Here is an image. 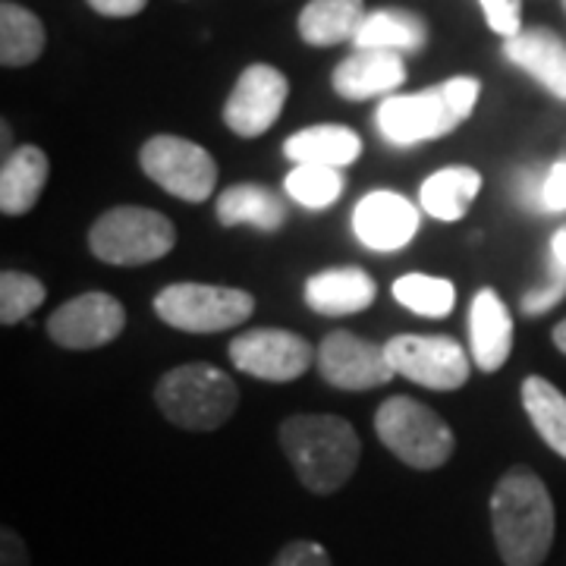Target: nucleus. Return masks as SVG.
Returning a JSON list of instances; mask_svg holds the SVG:
<instances>
[{
  "instance_id": "obj_28",
  "label": "nucleus",
  "mask_w": 566,
  "mask_h": 566,
  "mask_svg": "<svg viewBox=\"0 0 566 566\" xmlns=\"http://www.w3.org/2000/svg\"><path fill=\"white\" fill-rule=\"evenodd\" d=\"M283 189L290 199L303 205V208H327L344 196L346 180L337 167H318V164H296L286 180Z\"/></svg>"
},
{
  "instance_id": "obj_27",
  "label": "nucleus",
  "mask_w": 566,
  "mask_h": 566,
  "mask_svg": "<svg viewBox=\"0 0 566 566\" xmlns=\"http://www.w3.org/2000/svg\"><path fill=\"white\" fill-rule=\"evenodd\" d=\"M394 300L422 318H444L453 312L457 286L431 274H403L394 281Z\"/></svg>"
},
{
  "instance_id": "obj_36",
  "label": "nucleus",
  "mask_w": 566,
  "mask_h": 566,
  "mask_svg": "<svg viewBox=\"0 0 566 566\" xmlns=\"http://www.w3.org/2000/svg\"><path fill=\"white\" fill-rule=\"evenodd\" d=\"M148 0H88V7L102 17H111V20H126V17H136L145 10Z\"/></svg>"
},
{
  "instance_id": "obj_26",
  "label": "nucleus",
  "mask_w": 566,
  "mask_h": 566,
  "mask_svg": "<svg viewBox=\"0 0 566 566\" xmlns=\"http://www.w3.org/2000/svg\"><path fill=\"white\" fill-rule=\"evenodd\" d=\"M523 406L532 428L557 457L566 460V394L542 375H528L523 381Z\"/></svg>"
},
{
  "instance_id": "obj_33",
  "label": "nucleus",
  "mask_w": 566,
  "mask_h": 566,
  "mask_svg": "<svg viewBox=\"0 0 566 566\" xmlns=\"http://www.w3.org/2000/svg\"><path fill=\"white\" fill-rule=\"evenodd\" d=\"M545 211H566V161L554 164L545 177Z\"/></svg>"
},
{
  "instance_id": "obj_11",
  "label": "nucleus",
  "mask_w": 566,
  "mask_h": 566,
  "mask_svg": "<svg viewBox=\"0 0 566 566\" xmlns=\"http://www.w3.org/2000/svg\"><path fill=\"white\" fill-rule=\"evenodd\" d=\"M290 98V82L271 63H252L240 73L230 98L223 102V123L230 133L255 139L268 133L283 114Z\"/></svg>"
},
{
  "instance_id": "obj_17",
  "label": "nucleus",
  "mask_w": 566,
  "mask_h": 566,
  "mask_svg": "<svg viewBox=\"0 0 566 566\" xmlns=\"http://www.w3.org/2000/svg\"><path fill=\"white\" fill-rule=\"evenodd\" d=\"M378 286L363 268H327L305 281V303L318 315H356L375 303Z\"/></svg>"
},
{
  "instance_id": "obj_30",
  "label": "nucleus",
  "mask_w": 566,
  "mask_h": 566,
  "mask_svg": "<svg viewBox=\"0 0 566 566\" xmlns=\"http://www.w3.org/2000/svg\"><path fill=\"white\" fill-rule=\"evenodd\" d=\"M482 3V13H485V22L491 32L504 35V39H513L520 35L523 29V0H479Z\"/></svg>"
},
{
  "instance_id": "obj_13",
  "label": "nucleus",
  "mask_w": 566,
  "mask_h": 566,
  "mask_svg": "<svg viewBox=\"0 0 566 566\" xmlns=\"http://www.w3.org/2000/svg\"><path fill=\"white\" fill-rule=\"evenodd\" d=\"M318 371L327 385L340 390H371L397 375L385 346L349 331H334L318 344Z\"/></svg>"
},
{
  "instance_id": "obj_34",
  "label": "nucleus",
  "mask_w": 566,
  "mask_h": 566,
  "mask_svg": "<svg viewBox=\"0 0 566 566\" xmlns=\"http://www.w3.org/2000/svg\"><path fill=\"white\" fill-rule=\"evenodd\" d=\"M0 566H29V547L13 528L0 532Z\"/></svg>"
},
{
  "instance_id": "obj_8",
  "label": "nucleus",
  "mask_w": 566,
  "mask_h": 566,
  "mask_svg": "<svg viewBox=\"0 0 566 566\" xmlns=\"http://www.w3.org/2000/svg\"><path fill=\"white\" fill-rule=\"evenodd\" d=\"M139 164L145 177L182 202L211 199L218 182V164L199 142L182 136H151L142 145Z\"/></svg>"
},
{
  "instance_id": "obj_15",
  "label": "nucleus",
  "mask_w": 566,
  "mask_h": 566,
  "mask_svg": "<svg viewBox=\"0 0 566 566\" xmlns=\"http://www.w3.org/2000/svg\"><path fill=\"white\" fill-rule=\"evenodd\" d=\"M406 82L403 54L381 48H356L344 63H337L331 85L346 102H365L375 95H390Z\"/></svg>"
},
{
  "instance_id": "obj_21",
  "label": "nucleus",
  "mask_w": 566,
  "mask_h": 566,
  "mask_svg": "<svg viewBox=\"0 0 566 566\" xmlns=\"http://www.w3.org/2000/svg\"><path fill=\"white\" fill-rule=\"evenodd\" d=\"M363 0H308L300 13V39L312 48L353 41L365 22Z\"/></svg>"
},
{
  "instance_id": "obj_24",
  "label": "nucleus",
  "mask_w": 566,
  "mask_h": 566,
  "mask_svg": "<svg viewBox=\"0 0 566 566\" xmlns=\"http://www.w3.org/2000/svg\"><path fill=\"white\" fill-rule=\"evenodd\" d=\"M428 41V25L419 13L409 10H375L356 32V48H381L397 54H416Z\"/></svg>"
},
{
  "instance_id": "obj_35",
  "label": "nucleus",
  "mask_w": 566,
  "mask_h": 566,
  "mask_svg": "<svg viewBox=\"0 0 566 566\" xmlns=\"http://www.w3.org/2000/svg\"><path fill=\"white\" fill-rule=\"evenodd\" d=\"M545 177L535 174V170H526L520 177V182H516V199L526 205V208H545L542 205V199H545Z\"/></svg>"
},
{
  "instance_id": "obj_25",
  "label": "nucleus",
  "mask_w": 566,
  "mask_h": 566,
  "mask_svg": "<svg viewBox=\"0 0 566 566\" xmlns=\"http://www.w3.org/2000/svg\"><path fill=\"white\" fill-rule=\"evenodd\" d=\"M44 54V22L20 3H0V63L7 70L29 66Z\"/></svg>"
},
{
  "instance_id": "obj_4",
  "label": "nucleus",
  "mask_w": 566,
  "mask_h": 566,
  "mask_svg": "<svg viewBox=\"0 0 566 566\" xmlns=\"http://www.w3.org/2000/svg\"><path fill=\"white\" fill-rule=\"evenodd\" d=\"M155 403L182 431H214L240 406V390L218 365H177L155 387Z\"/></svg>"
},
{
  "instance_id": "obj_7",
  "label": "nucleus",
  "mask_w": 566,
  "mask_h": 566,
  "mask_svg": "<svg viewBox=\"0 0 566 566\" xmlns=\"http://www.w3.org/2000/svg\"><path fill=\"white\" fill-rule=\"evenodd\" d=\"M155 312L164 324L186 334H218L252 318L255 296L237 286L214 283H170L155 296Z\"/></svg>"
},
{
  "instance_id": "obj_9",
  "label": "nucleus",
  "mask_w": 566,
  "mask_h": 566,
  "mask_svg": "<svg viewBox=\"0 0 566 566\" xmlns=\"http://www.w3.org/2000/svg\"><path fill=\"white\" fill-rule=\"evenodd\" d=\"M230 363L249 378L286 385V381H300L305 371L318 363V349L293 331L252 327L240 337H233Z\"/></svg>"
},
{
  "instance_id": "obj_14",
  "label": "nucleus",
  "mask_w": 566,
  "mask_h": 566,
  "mask_svg": "<svg viewBox=\"0 0 566 566\" xmlns=\"http://www.w3.org/2000/svg\"><path fill=\"white\" fill-rule=\"evenodd\" d=\"M353 230L375 252H397L419 233V211L400 192H371L353 211Z\"/></svg>"
},
{
  "instance_id": "obj_39",
  "label": "nucleus",
  "mask_w": 566,
  "mask_h": 566,
  "mask_svg": "<svg viewBox=\"0 0 566 566\" xmlns=\"http://www.w3.org/2000/svg\"><path fill=\"white\" fill-rule=\"evenodd\" d=\"M564 7H566V0H564Z\"/></svg>"
},
{
  "instance_id": "obj_12",
  "label": "nucleus",
  "mask_w": 566,
  "mask_h": 566,
  "mask_svg": "<svg viewBox=\"0 0 566 566\" xmlns=\"http://www.w3.org/2000/svg\"><path fill=\"white\" fill-rule=\"evenodd\" d=\"M126 327V308L111 293H80L51 312L48 337L63 349H98L114 344Z\"/></svg>"
},
{
  "instance_id": "obj_38",
  "label": "nucleus",
  "mask_w": 566,
  "mask_h": 566,
  "mask_svg": "<svg viewBox=\"0 0 566 566\" xmlns=\"http://www.w3.org/2000/svg\"><path fill=\"white\" fill-rule=\"evenodd\" d=\"M551 340H554V346H557V349H560V353H564V356H566V318L560 324H557V327H554Z\"/></svg>"
},
{
  "instance_id": "obj_19",
  "label": "nucleus",
  "mask_w": 566,
  "mask_h": 566,
  "mask_svg": "<svg viewBox=\"0 0 566 566\" xmlns=\"http://www.w3.org/2000/svg\"><path fill=\"white\" fill-rule=\"evenodd\" d=\"M283 155L293 164H318V167L344 170L363 155V139L349 126L322 123V126H308V129L293 133L283 142Z\"/></svg>"
},
{
  "instance_id": "obj_5",
  "label": "nucleus",
  "mask_w": 566,
  "mask_h": 566,
  "mask_svg": "<svg viewBox=\"0 0 566 566\" xmlns=\"http://www.w3.org/2000/svg\"><path fill=\"white\" fill-rule=\"evenodd\" d=\"M375 431L378 441L409 469L431 472L453 457L457 438L450 424L431 409L412 397H390L375 412Z\"/></svg>"
},
{
  "instance_id": "obj_3",
  "label": "nucleus",
  "mask_w": 566,
  "mask_h": 566,
  "mask_svg": "<svg viewBox=\"0 0 566 566\" xmlns=\"http://www.w3.org/2000/svg\"><path fill=\"white\" fill-rule=\"evenodd\" d=\"M479 95H482V82L472 76H453L416 95H390L381 102L375 120L387 142L419 145V142L441 139L469 120L479 104Z\"/></svg>"
},
{
  "instance_id": "obj_29",
  "label": "nucleus",
  "mask_w": 566,
  "mask_h": 566,
  "mask_svg": "<svg viewBox=\"0 0 566 566\" xmlns=\"http://www.w3.org/2000/svg\"><path fill=\"white\" fill-rule=\"evenodd\" d=\"M44 296L48 290L39 277L22 274V271H3L0 274V324L3 327L20 324L44 303Z\"/></svg>"
},
{
  "instance_id": "obj_37",
  "label": "nucleus",
  "mask_w": 566,
  "mask_h": 566,
  "mask_svg": "<svg viewBox=\"0 0 566 566\" xmlns=\"http://www.w3.org/2000/svg\"><path fill=\"white\" fill-rule=\"evenodd\" d=\"M551 259L566 268V227H560V230L551 237Z\"/></svg>"
},
{
  "instance_id": "obj_16",
  "label": "nucleus",
  "mask_w": 566,
  "mask_h": 566,
  "mask_svg": "<svg viewBox=\"0 0 566 566\" xmlns=\"http://www.w3.org/2000/svg\"><path fill=\"white\" fill-rule=\"evenodd\" d=\"M513 349V315L497 296V290H479L469 308V353L482 371L504 368Z\"/></svg>"
},
{
  "instance_id": "obj_2",
  "label": "nucleus",
  "mask_w": 566,
  "mask_h": 566,
  "mask_svg": "<svg viewBox=\"0 0 566 566\" xmlns=\"http://www.w3.org/2000/svg\"><path fill=\"white\" fill-rule=\"evenodd\" d=\"M281 447L300 482L312 494H334L353 479L363 441L340 416H290L281 424Z\"/></svg>"
},
{
  "instance_id": "obj_1",
  "label": "nucleus",
  "mask_w": 566,
  "mask_h": 566,
  "mask_svg": "<svg viewBox=\"0 0 566 566\" xmlns=\"http://www.w3.org/2000/svg\"><path fill=\"white\" fill-rule=\"evenodd\" d=\"M491 532L504 566H542L554 545L557 513L542 475L513 465L491 491Z\"/></svg>"
},
{
  "instance_id": "obj_23",
  "label": "nucleus",
  "mask_w": 566,
  "mask_h": 566,
  "mask_svg": "<svg viewBox=\"0 0 566 566\" xmlns=\"http://www.w3.org/2000/svg\"><path fill=\"white\" fill-rule=\"evenodd\" d=\"M218 221L223 227L249 223L255 230L274 233L286 221V205L277 192L264 189L259 182H240V186H230L218 196Z\"/></svg>"
},
{
  "instance_id": "obj_22",
  "label": "nucleus",
  "mask_w": 566,
  "mask_h": 566,
  "mask_svg": "<svg viewBox=\"0 0 566 566\" xmlns=\"http://www.w3.org/2000/svg\"><path fill=\"white\" fill-rule=\"evenodd\" d=\"M482 189V174L475 167H444L434 170L419 189L422 208L438 221H463Z\"/></svg>"
},
{
  "instance_id": "obj_6",
  "label": "nucleus",
  "mask_w": 566,
  "mask_h": 566,
  "mask_svg": "<svg viewBox=\"0 0 566 566\" xmlns=\"http://www.w3.org/2000/svg\"><path fill=\"white\" fill-rule=\"evenodd\" d=\"M177 243V230L161 211L120 205L104 211L88 230V249L104 264L136 268L164 259Z\"/></svg>"
},
{
  "instance_id": "obj_18",
  "label": "nucleus",
  "mask_w": 566,
  "mask_h": 566,
  "mask_svg": "<svg viewBox=\"0 0 566 566\" xmlns=\"http://www.w3.org/2000/svg\"><path fill=\"white\" fill-rule=\"evenodd\" d=\"M504 57L566 102V44L557 32L523 29L520 35L504 41Z\"/></svg>"
},
{
  "instance_id": "obj_31",
  "label": "nucleus",
  "mask_w": 566,
  "mask_h": 566,
  "mask_svg": "<svg viewBox=\"0 0 566 566\" xmlns=\"http://www.w3.org/2000/svg\"><path fill=\"white\" fill-rule=\"evenodd\" d=\"M564 296H566V268L551 259V274H547V283L545 286H538V290H532V293H526V300H523V315H542V312H547V308H554V305L560 303Z\"/></svg>"
},
{
  "instance_id": "obj_20",
  "label": "nucleus",
  "mask_w": 566,
  "mask_h": 566,
  "mask_svg": "<svg viewBox=\"0 0 566 566\" xmlns=\"http://www.w3.org/2000/svg\"><path fill=\"white\" fill-rule=\"evenodd\" d=\"M48 174L51 164L39 145H22L13 155H7L0 170V211L10 218L32 211L44 192Z\"/></svg>"
},
{
  "instance_id": "obj_32",
  "label": "nucleus",
  "mask_w": 566,
  "mask_h": 566,
  "mask_svg": "<svg viewBox=\"0 0 566 566\" xmlns=\"http://www.w3.org/2000/svg\"><path fill=\"white\" fill-rule=\"evenodd\" d=\"M271 566H334L331 564V554L324 551L318 542H290L281 547V554L274 557Z\"/></svg>"
},
{
  "instance_id": "obj_10",
  "label": "nucleus",
  "mask_w": 566,
  "mask_h": 566,
  "mask_svg": "<svg viewBox=\"0 0 566 566\" xmlns=\"http://www.w3.org/2000/svg\"><path fill=\"white\" fill-rule=\"evenodd\" d=\"M385 349L397 375L428 390H460L472 371L463 346L441 334H400Z\"/></svg>"
}]
</instances>
